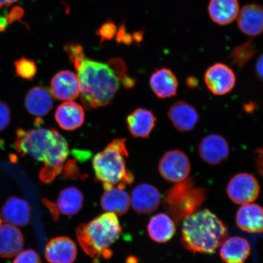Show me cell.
Segmentation results:
<instances>
[{
    "instance_id": "6da1fadb",
    "label": "cell",
    "mask_w": 263,
    "mask_h": 263,
    "mask_svg": "<svg viewBox=\"0 0 263 263\" xmlns=\"http://www.w3.org/2000/svg\"><path fill=\"white\" fill-rule=\"evenodd\" d=\"M15 147L23 156L29 155L44 163L39 173L43 183L54 181L64 169L69 154L67 141L54 129L39 127L30 130H16Z\"/></svg>"
},
{
    "instance_id": "7a4b0ae2",
    "label": "cell",
    "mask_w": 263,
    "mask_h": 263,
    "mask_svg": "<svg viewBox=\"0 0 263 263\" xmlns=\"http://www.w3.org/2000/svg\"><path fill=\"white\" fill-rule=\"evenodd\" d=\"M73 64L80 83L81 100L87 109L107 106L120 87V80L109 65L83 58Z\"/></svg>"
},
{
    "instance_id": "3957f363",
    "label": "cell",
    "mask_w": 263,
    "mask_h": 263,
    "mask_svg": "<svg viewBox=\"0 0 263 263\" xmlns=\"http://www.w3.org/2000/svg\"><path fill=\"white\" fill-rule=\"evenodd\" d=\"M229 235L227 226L208 209L200 210L184 219L182 241L193 253L213 254Z\"/></svg>"
},
{
    "instance_id": "277c9868",
    "label": "cell",
    "mask_w": 263,
    "mask_h": 263,
    "mask_svg": "<svg viewBox=\"0 0 263 263\" xmlns=\"http://www.w3.org/2000/svg\"><path fill=\"white\" fill-rule=\"evenodd\" d=\"M128 156L126 139H119L111 141L94 157L95 177L103 182L105 190L112 189L115 185L124 190L133 183L134 175L126 169V158Z\"/></svg>"
},
{
    "instance_id": "5b68a950",
    "label": "cell",
    "mask_w": 263,
    "mask_h": 263,
    "mask_svg": "<svg viewBox=\"0 0 263 263\" xmlns=\"http://www.w3.org/2000/svg\"><path fill=\"white\" fill-rule=\"evenodd\" d=\"M122 228L116 214L107 212L88 223H81L77 230L79 244L90 257L101 256L120 238Z\"/></svg>"
},
{
    "instance_id": "8992f818",
    "label": "cell",
    "mask_w": 263,
    "mask_h": 263,
    "mask_svg": "<svg viewBox=\"0 0 263 263\" xmlns=\"http://www.w3.org/2000/svg\"><path fill=\"white\" fill-rule=\"evenodd\" d=\"M205 198V190L196 186L195 181L188 178L167 191L163 205L174 221L179 223L196 212Z\"/></svg>"
},
{
    "instance_id": "52a82bcc",
    "label": "cell",
    "mask_w": 263,
    "mask_h": 263,
    "mask_svg": "<svg viewBox=\"0 0 263 263\" xmlns=\"http://www.w3.org/2000/svg\"><path fill=\"white\" fill-rule=\"evenodd\" d=\"M161 176L171 182L179 183L189 178L191 163L182 151L174 149L164 154L159 164Z\"/></svg>"
},
{
    "instance_id": "ba28073f",
    "label": "cell",
    "mask_w": 263,
    "mask_h": 263,
    "mask_svg": "<svg viewBox=\"0 0 263 263\" xmlns=\"http://www.w3.org/2000/svg\"><path fill=\"white\" fill-rule=\"evenodd\" d=\"M260 186L252 174L242 173L233 176L227 187L230 200L236 204L245 205L255 201L259 196Z\"/></svg>"
},
{
    "instance_id": "9c48e42d",
    "label": "cell",
    "mask_w": 263,
    "mask_h": 263,
    "mask_svg": "<svg viewBox=\"0 0 263 263\" xmlns=\"http://www.w3.org/2000/svg\"><path fill=\"white\" fill-rule=\"evenodd\" d=\"M236 80L232 69L222 63L210 66L204 74L207 88L216 96H223L230 93L235 86Z\"/></svg>"
},
{
    "instance_id": "30bf717a",
    "label": "cell",
    "mask_w": 263,
    "mask_h": 263,
    "mask_svg": "<svg viewBox=\"0 0 263 263\" xmlns=\"http://www.w3.org/2000/svg\"><path fill=\"white\" fill-rule=\"evenodd\" d=\"M199 153L203 162L211 165H216L229 157V143L225 138L220 135L210 134L200 141Z\"/></svg>"
},
{
    "instance_id": "8fae6325",
    "label": "cell",
    "mask_w": 263,
    "mask_h": 263,
    "mask_svg": "<svg viewBox=\"0 0 263 263\" xmlns=\"http://www.w3.org/2000/svg\"><path fill=\"white\" fill-rule=\"evenodd\" d=\"M50 87L52 94L59 100L73 101L80 95V80L71 71L58 72L52 78Z\"/></svg>"
},
{
    "instance_id": "7c38bea8",
    "label": "cell",
    "mask_w": 263,
    "mask_h": 263,
    "mask_svg": "<svg viewBox=\"0 0 263 263\" xmlns=\"http://www.w3.org/2000/svg\"><path fill=\"white\" fill-rule=\"evenodd\" d=\"M161 201V195L156 187L142 183L135 187L132 192L133 209L140 215H148L156 211Z\"/></svg>"
},
{
    "instance_id": "4fadbf2b",
    "label": "cell",
    "mask_w": 263,
    "mask_h": 263,
    "mask_svg": "<svg viewBox=\"0 0 263 263\" xmlns=\"http://www.w3.org/2000/svg\"><path fill=\"white\" fill-rule=\"evenodd\" d=\"M167 115L174 127L180 133L192 131L199 120V115L196 108L182 100L173 104L167 111Z\"/></svg>"
},
{
    "instance_id": "5bb4252c",
    "label": "cell",
    "mask_w": 263,
    "mask_h": 263,
    "mask_svg": "<svg viewBox=\"0 0 263 263\" xmlns=\"http://www.w3.org/2000/svg\"><path fill=\"white\" fill-rule=\"evenodd\" d=\"M77 254V245L67 236L51 239L45 250V258L49 263H73Z\"/></svg>"
},
{
    "instance_id": "9a60e30c",
    "label": "cell",
    "mask_w": 263,
    "mask_h": 263,
    "mask_svg": "<svg viewBox=\"0 0 263 263\" xmlns=\"http://www.w3.org/2000/svg\"><path fill=\"white\" fill-rule=\"evenodd\" d=\"M0 217L3 222L24 227L30 221V206L25 200L16 196L10 197L0 210Z\"/></svg>"
},
{
    "instance_id": "2e32d148",
    "label": "cell",
    "mask_w": 263,
    "mask_h": 263,
    "mask_svg": "<svg viewBox=\"0 0 263 263\" xmlns=\"http://www.w3.org/2000/svg\"><path fill=\"white\" fill-rule=\"evenodd\" d=\"M54 117L59 127L67 131L78 129L85 121L83 107L73 101L61 104L55 110Z\"/></svg>"
},
{
    "instance_id": "e0dca14e",
    "label": "cell",
    "mask_w": 263,
    "mask_h": 263,
    "mask_svg": "<svg viewBox=\"0 0 263 263\" xmlns=\"http://www.w3.org/2000/svg\"><path fill=\"white\" fill-rule=\"evenodd\" d=\"M237 24L240 31L249 36L263 32V7L252 3L242 7L239 12Z\"/></svg>"
},
{
    "instance_id": "ac0fdd59",
    "label": "cell",
    "mask_w": 263,
    "mask_h": 263,
    "mask_svg": "<svg viewBox=\"0 0 263 263\" xmlns=\"http://www.w3.org/2000/svg\"><path fill=\"white\" fill-rule=\"evenodd\" d=\"M156 121L157 118L152 111L139 108L128 115L126 124L128 130L134 137L146 139L155 127Z\"/></svg>"
},
{
    "instance_id": "d6986e66",
    "label": "cell",
    "mask_w": 263,
    "mask_h": 263,
    "mask_svg": "<svg viewBox=\"0 0 263 263\" xmlns=\"http://www.w3.org/2000/svg\"><path fill=\"white\" fill-rule=\"evenodd\" d=\"M236 223L242 231L249 233L263 232V208L255 203H247L238 209Z\"/></svg>"
},
{
    "instance_id": "ffe728a7",
    "label": "cell",
    "mask_w": 263,
    "mask_h": 263,
    "mask_svg": "<svg viewBox=\"0 0 263 263\" xmlns=\"http://www.w3.org/2000/svg\"><path fill=\"white\" fill-rule=\"evenodd\" d=\"M149 82L151 89L159 98H170L177 95L179 82L168 68L157 69L151 75Z\"/></svg>"
},
{
    "instance_id": "44dd1931",
    "label": "cell",
    "mask_w": 263,
    "mask_h": 263,
    "mask_svg": "<svg viewBox=\"0 0 263 263\" xmlns=\"http://www.w3.org/2000/svg\"><path fill=\"white\" fill-rule=\"evenodd\" d=\"M24 245V236L17 228L9 223L0 226V257H14Z\"/></svg>"
},
{
    "instance_id": "7402d4cb",
    "label": "cell",
    "mask_w": 263,
    "mask_h": 263,
    "mask_svg": "<svg viewBox=\"0 0 263 263\" xmlns=\"http://www.w3.org/2000/svg\"><path fill=\"white\" fill-rule=\"evenodd\" d=\"M53 99L50 92L44 87H35L26 95V110L34 116L42 117L48 114L53 107Z\"/></svg>"
},
{
    "instance_id": "603a6c76",
    "label": "cell",
    "mask_w": 263,
    "mask_h": 263,
    "mask_svg": "<svg viewBox=\"0 0 263 263\" xmlns=\"http://www.w3.org/2000/svg\"><path fill=\"white\" fill-rule=\"evenodd\" d=\"M208 11L210 18L219 25H228L238 17V0H210Z\"/></svg>"
},
{
    "instance_id": "cb8c5ba5",
    "label": "cell",
    "mask_w": 263,
    "mask_h": 263,
    "mask_svg": "<svg viewBox=\"0 0 263 263\" xmlns=\"http://www.w3.org/2000/svg\"><path fill=\"white\" fill-rule=\"evenodd\" d=\"M221 246L220 256L226 263H243L251 254L248 240L239 236L227 238Z\"/></svg>"
},
{
    "instance_id": "d4e9b609",
    "label": "cell",
    "mask_w": 263,
    "mask_h": 263,
    "mask_svg": "<svg viewBox=\"0 0 263 263\" xmlns=\"http://www.w3.org/2000/svg\"><path fill=\"white\" fill-rule=\"evenodd\" d=\"M176 232L175 223L166 214H158L153 216L148 223V234L157 242L164 243L170 241Z\"/></svg>"
},
{
    "instance_id": "484cf974",
    "label": "cell",
    "mask_w": 263,
    "mask_h": 263,
    "mask_svg": "<svg viewBox=\"0 0 263 263\" xmlns=\"http://www.w3.org/2000/svg\"><path fill=\"white\" fill-rule=\"evenodd\" d=\"M130 197L126 191L115 186L105 190L101 198V206L104 211L117 215H125L129 209Z\"/></svg>"
},
{
    "instance_id": "4316f807",
    "label": "cell",
    "mask_w": 263,
    "mask_h": 263,
    "mask_svg": "<svg viewBox=\"0 0 263 263\" xmlns=\"http://www.w3.org/2000/svg\"><path fill=\"white\" fill-rule=\"evenodd\" d=\"M84 196L80 190L74 186L67 187L59 194L58 206L63 215L73 216L83 206Z\"/></svg>"
},
{
    "instance_id": "83f0119b",
    "label": "cell",
    "mask_w": 263,
    "mask_h": 263,
    "mask_svg": "<svg viewBox=\"0 0 263 263\" xmlns=\"http://www.w3.org/2000/svg\"><path fill=\"white\" fill-rule=\"evenodd\" d=\"M255 47L254 42L248 41L236 47L230 55L232 63L242 68L254 57Z\"/></svg>"
},
{
    "instance_id": "f1b7e54d",
    "label": "cell",
    "mask_w": 263,
    "mask_h": 263,
    "mask_svg": "<svg viewBox=\"0 0 263 263\" xmlns=\"http://www.w3.org/2000/svg\"><path fill=\"white\" fill-rule=\"evenodd\" d=\"M15 71L18 77L31 81L37 73V66L31 59L22 58L15 62Z\"/></svg>"
},
{
    "instance_id": "f546056e",
    "label": "cell",
    "mask_w": 263,
    "mask_h": 263,
    "mask_svg": "<svg viewBox=\"0 0 263 263\" xmlns=\"http://www.w3.org/2000/svg\"><path fill=\"white\" fill-rule=\"evenodd\" d=\"M109 65L113 69L115 74H117L120 81L123 82L125 87L130 88L134 86L135 81L133 79L128 77L127 74V68L124 62L120 59H115L110 61Z\"/></svg>"
},
{
    "instance_id": "4dcf8cb0",
    "label": "cell",
    "mask_w": 263,
    "mask_h": 263,
    "mask_svg": "<svg viewBox=\"0 0 263 263\" xmlns=\"http://www.w3.org/2000/svg\"><path fill=\"white\" fill-rule=\"evenodd\" d=\"M117 31V26L111 21H108L102 25L97 31V34L100 36L101 42L110 41L114 37Z\"/></svg>"
},
{
    "instance_id": "1f68e13d",
    "label": "cell",
    "mask_w": 263,
    "mask_h": 263,
    "mask_svg": "<svg viewBox=\"0 0 263 263\" xmlns=\"http://www.w3.org/2000/svg\"><path fill=\"white\" fill-rule=\"evenodd\" d=\"M12 263H42L40 256L32 249L18 253Z\"/></svg>"
},
{
    "instance_id": "d6a6232c",
    "label": "cell",
    "mask_w": 263,
    "mask_h": 263,
    "mask_svg": "<svg viewBox=\"0 0 263 263\" xmlns=\"http://www.w3.org/2000/svg\"><path fill=\"white\" fill-rule=\"evenodd\" d=\"M65 50L73 63L78 59L85 57L83 48L80 45L74 44H68L65 46Z\"/></svg>"
},
{
    "instance_id": "836d02e7",
    "label": "cell",
    "mask_w": 263,
    "mask_h": 263,
    "mask_svg": "<svg viewBox=\"0 0 263 263\" xmlns=\"http://www.w3.org/2000/svg\"><path fill=\"white\" fill-rule=\"evenodd\" d=\"M11 120V111L7 104L0 101V132L8 126Z\"/></svg>"
},
{
    "instance_id": "e575fe53",
    "label": "cell",
    "mask_w": 263,
    "mask_h": 263,
    "mask_svg": "<svg viewBox=\"0 0 263 263\" xmlns=\"http://www.w3.org/2000/svg\"><path fill=\"white\" fill-rule=\"evenodd\" d=\"M134 40L133 35L128 34L125 26L122 25L120 26L117 34V41L118 43H123L125 45H130Z\"/></svg>"
},
{
    "instance_id": "d590c367",
    "label": "cell",
    "mask_w": 263,
    "mask_h": 263,
    "mask_svg": "<svg viewBox=\"0 0 263 263\" xmlns=\"http://www.w3.org/2000/svg\"><path fill=\"white\" fill-rule=\"evenodd\" d=\"M42 202L50 212L54 221H58L59 218V210L58 205L45 198L42 199Z\"/></svg>"
},
{
    "instance_id": "8d00e7d4",
    "label": "cell",
    "mask_w": 263,
    "mask_h": 263,
    "mask_svg": "<svg viewBox=\"0 0 263 263\" xmlns=\"http://www.w3.org/2000/svg\"><path fill=\"white\" fill-rule=\"evenodd\" d=\"M23 15H24V11L21 8L16 7L13 9L8 15L5 16V19L8 25H9L16 20L21 18Z\"/></svg>"
},
{
    "instance_id": "74e56055",
    "label": "cell",
    "mask_w": 263,
    "mask_h": 263,
    "mask_svg": "<svg viewBox=\"0 0 263 263\" xmlns=\"http://www.w3.org/2000/svg\"><path fill=\"white\" fill-rule=\"evenodd\" d=\"M256 154V165L259 174L263 176V146L255 151Z\"/></svg>"
},
{
    "instance_id": "f35d334b",
    "label": "cell",
    "mask_w": 263,
    "mask_h": 263,
    "mask_svg": "<svg viewBox=\"0 0 263 263\" xmlns=\"http://www.w3.org/2000/svg\"><path fill=\"white\" fill-rule=\"evenodd\" d=\"M255 71L259 80L263 81V53L256 62Z\"/></svg>"
},
{
    "instance_id": "ab89813d",
    "label": "cell",
    "mask_w": 263,
    "mask_h": 263,
    "mask_svg": "<svg viewBox=\"0 0 263 263\" xmlns=\"http://www.w3.org/2000/svg\"><path fill=\"white\" fill-rule=\"evenodd\" d=\"M186 84L187 87L190 88H195L199 84L198 80L197 79L194 77H190L186 79Z\"/></svg>"
},
{
    "instance_id": "60d3db41",
    "label": "cell",
    "mask_w": 263,
    "mask_h": 263,
    "mask_svg": "<svg viewBox=\"0 0 263 263\" xmlns=\"http://www.w3.org/2000/svg\"><path fill=\"white\" fill-rule=\"evenodd\" d=\"M18 0H0V9L3 7H7L11 6L13 3L18 2Z\"/></svg>"
},
{
    "instance_id": "b9f144b4",
    "label": "cell",
    "mask_w": 263,
    "mask_h": 263,
    "mask_svg": "<svg viewBox=\"0 0 263 263\" xmlns=\"http://www.w3.org/2000/svg\"><path fill=\"white\" fill-rule=\"evenodd\" d=\"M8 24L6 22L4 16H0V32L4 31L7 26Z\"/></svg>"
},
{
    "instance_id": "7bdbcfd3",
    "label": "cell",
    "mask_w": 263,
    "mask_h": 263,
    "mask_svg": "<svg viewBox=\"0 0 263 263\" xmlns=\"http://www.w3.org/2000/svg\"><path fill=\"white\" fill-rule=\"evenodd\" d=\"M139 259L136 256H129L126 259V263H139Z\"/></svg>"
},
{
    "instance_id": "ee69618b",
    "label": "cell",
    "mask_w": 263,
    "mask_h": 263,
    "mask_svg": "<svg viewBox=\"0 0 263 263\" xmlns=\"http://www.w3.org/2000/svg\"><path fill=\"white\" fill-rule=\"evenodd\" d=\"M3 220L1 218V217H0V226L3 224Z\"/></svg>"
}]
</instances>
